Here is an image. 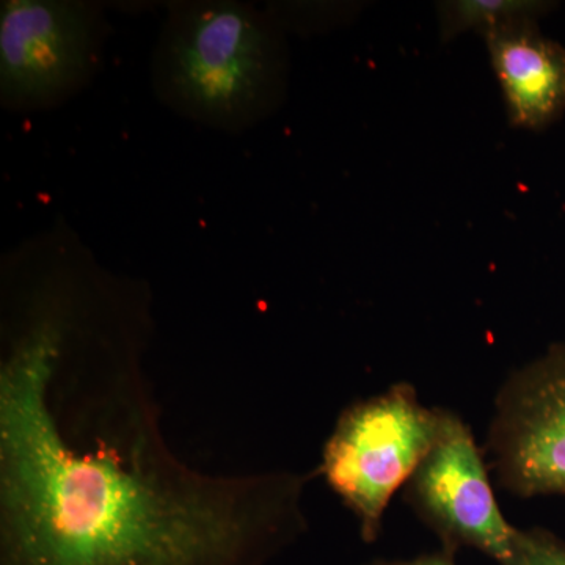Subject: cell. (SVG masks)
Segmentation results:
<instances>
[{
    "label": "cell",
    "mask_w": 565,
    "mask_h": 565,
    "mask_svg": "<svg viewBox=\"0 0 565 565\" xmlns=\"http://www.w3.org/2000/svg\"><path fill=\"white\" fill-rule=\"evenodd\" d=\"M110 24L102 3L3 0L0 104L17 114L57 109L102 71Z\"/></svg>",
    "instance_id": "277c9868"
},
{
    "label": "cell",
    "mask_w": 565,
    "mask_h": 565,
    "mask_svg": "<svg viewBox=\"0 0 565 565\" xmlns=\"http://www.w3.org/2000/svg\"><path fill=\"white\" fill-rule=\"evenodd\" d=\"M552 9L539 0H449L437 3L441 40L451 41L467 32L479 35L522 20H539Z\"/></svg>",
    "instance_id": "ba28073f"
},
{
    "label": "cell",
    "mask_w": 565,
    "mask_h": 565,
    "mask_svg": "<svg viewBox=\"0 0 565 565\" xmlns=\"http://www.w3.org/2000/svg\"><path fill=\"white\" fill-rule=\"evenodd\" d=\"M444 408L419 401L412 384L356 401L341 412L322 448L319 476L374 542L390 501L407 484L440 433Z\"/></svg>",
    "instance_id": "3957f363"
},
{
    "label": "cell",
    "mask_w": 565,
    "mask_h": 565,
    "mask_svg": "<svg viewBox=\"0 0 565 565\" xmlns=\"http://www.w3.org/2000/svg\"><path fill=\"white\" fill-rule=\"evenodd\" d=\"M405 501L441 539L445 552L471 546L515 565L516 527L494 500L486 455L468 424L444 408L440 433L404 486Z\"/></svg>",
    "instance_id": "8992f818"
},
{
    "label": "cell",
    "mask_w": 565,
    "mask_h": 565,
    "mask_svg": "<svg viewBox=\"0 0 565 565\" xmlns=\"http://www.w3.org/2000/svg\"><path fill=\"white\" fill-rule=\"evenodd\" d=\"M515 565H565V542L544 527L516 530Z\"/></svg>",
    "instance_id": "9c48e42d"
},
{
    "label": "cell",
    "mask_w": 565,
    "mask_h": 565,
    "mask_svg": "<svg viewBox=\"0 0 565 565\" xmlns=\"http://www.w3.org/2000/svg\"><path fill=\"white\" fill-rule=\"evenodd\" d=\"M484 455L498 484L515 497H565V344L505 379Z\"/></svg>",
    "instance_id": "5b68a950"
},
{
    "label": "cell",
    "mask_w": 565,
    "mask_h": 565,
    "mask_svg": "<svg viewBox=\"0 0 565 565\" xmlns=\"http://www.w3.org/2000/svg\"><path fill=\"white\" fill-rule=\"evenodd\" d=\"M366 565H456L451 553L445 552L440 555H427L415 557L408 561H373Z\"/></svg>",
    "instance_id": "30bf717a"
},
{
    "label": "cell",
    "mask_w": 565,
    "mask_h": 565,
    "mask_svg": "<svg viewBox=\"0 0 565 565\" xmlns=\"http://www.w3.org/2000/svg\"><path fill=\"white\" fill-rule=\"evenodd\" d=\"M156 98L204 128L243 134L280 107L288 85L282 29L236 0L170 3L151 57Z\"/></svg>",
    "instance_id": "7a4b0ae2"
},
{
    "label": "cell",
    "mask_w": 565,
    "mask_h": 565,
    "mask_svg": "<svg viewBox=\"0 0 565 565\" xmlns=\"http://www.w3.org/2000/svg\"><path fill=\"white\" fill-rule=\"evenodd\" d=\"M150 286L95 255L0 281V565H269L319 476L177 455L147 371Z\"/></svg>",
    "instance_id": "6da1fadb"
},
{
    "label": "cell",
    "mask_w": 565,
    "mask_h": 565,
    "mask_svg": "<svg viewBox=\"0 0 565 565\" xmlns=\"http://www.w3.org/2000/svg\"><path fill=\"white\" fill-rule=\"evenodd\" d=\"M514 128L542 131L565 115V46L546 39L539 20L482 36Z\"/></svg>",
    "instance_id": "52a82bcc"
}]
</instances>
